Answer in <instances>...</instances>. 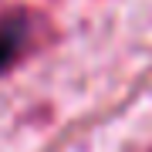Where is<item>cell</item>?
<instances>
[{"label": "cell", "instance_id": "obj_1", "mask_svg": "<svg viewBox=\"0 0 152 152\" xmlns=\"http://www.w3.org/2000/svg\"><path fill=\"white\" fill-rule=\"evenodd\" d=\"M27 17L24 14H10L0 20V75H4L7 68L17 64V58L24 54V48H27Z\"/></svg>", "mask_w": 152, "mask_h": 152}]
</instances>
